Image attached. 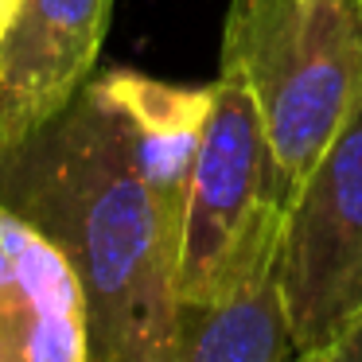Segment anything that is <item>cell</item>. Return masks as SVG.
Masks as SVG:
<instances>
[{
	"label": "cell",
	"mask_w": 362,
	"mask_h": 362,
	"mask_svg": "<svg viewBox=\"0 0 362 362\" xmlns=\"http://www.w3.org/2000/svg\"><path fill=\"white\" fill-rule=\"evenodd\" d=\"M296 343L288 331L281 284V250L203 300L175 304L168 362H292Z\"/></svg>",
	"instance_id": "obj_7"
},
{
	"label": "cell",
	"mask_w": 362,
	"mask_h": 362,
	"mask_svg": "<svg viewBox=\"0 0 362 362\" xmlns=\"http://www.w3.org/2000/svg\"><path fill=\"white\" fill-rule=\"evenodd\" d=\"M0 362H90L82 284L66 257L0 203Z\"/></svg>",
	"instance_id": "obj_6"
},
{
	"label": "cell",
	"mask_w": 362,
	"mask_h": 362,
	"mask_svg": "<svg viewBox=\"0 0 362 362\" xmlns=\"http://www.w3.org/2000/svg\"><path fill=\"white\" fill-rule=\"evenodd\" d=\"M218 74L253 90L296 191L362 105V0H230Z\"/></svg>",
	"instance_id": "obj_2"
},
{
	"label": "cell",
	"mask_w": 362,
	"mask_h": 362,
	"mask_svg": "<svg viewBox=\"0 0 362 362\" xmlns=\"http://www.w3.org/2000/svg\"><path fill=\"white\" fill-rule=\"evenodd\" d=\"M12 4H16V0H0V32H4V24H8V12H12Z\"/></svg>",
	"instance_id": "obj_9"
},
{
	"label": "cell",
	"mask_w": 362,
	"mask_h": 362,
	"mask_svg": "<svg viewBox=\"0 0 362 362\" xmlns=\"http://www.w3.org/2000/svg\"><path fill=\"white\" fill-rule=\"evenodd\" d=\"M0 203L74 269L90 362H168L183 238L141 168L125 110L98 74L51 121L0 144Z\"/></svg>",
	"instance_id": "obj_1"
},
{
	"label": "cell",
	"mask_w": 362,
	"mask_h": 362,
	"mask_svg": "<svg viewBox=\"0 0 362 362\" xmlns=\"http://www.w3.org/2000/svg\"><path fill=\"white\" fill-rule=\"evenodd\" d=\"M281 284L296 358L327 362L362 315V105L284 203Z\"/></svg>",
	"instance_id": "obj_4"
},
{
	"label": "cell",
	"mask_w": 362,
	"mask_h": 362,
	"mask_svg": "<svg viewBox=\"0 0 362 362\" xmlns=\"http://www.w3.org/2000/svg\"><path fill=\"white\" fill-rule=\"evenodd\" d=\"M113 0H16L0 32V144L51 121L94 74Z\"/></svg>",
	"instance_id": "obj_5"
},
{
	"label": "cell",
	"mask_w": 362,
	"mask_h": 362,
	"mask_svg": "<svg viewBox=\"0 0 362 362\" xmlns=\"http://www.w3.org/2000/svg\"><path fill=\"white\" fill-rule=\"evenodd\" d=\"M327 362H362V315H358V323L351 327V335L331 351Z\"/></svg>",
	"instance_id": "obj_8"
},
{
	"label": "cell",
	"mask_w": 362,
	"mask_h": 362,
	"mask_svg": "<svg viewBox=\"0 0 362 362\" xmlns=\"http://www.w3.org/2000/svg\"><path fill=\"white\" fill-rule=\"evenodd\" d=\"M288 195L253 90L234 74H218L191 180L175 300L211 296L281 250Z\"/></svg>",
	"instance_id": "obj_3"
}]
</instances>
